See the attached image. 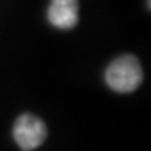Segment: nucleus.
<instances>
[{"label": "nucleus", "instance_id": "nucleus-3", "mask_svg": "<svg viewBox=\"0 0 151 151\" xmlns=\"http://www.w3.org/2000/svg\"><path fill=\"white\" fill-rule=\"evenodd\" d=\"M48 19L56 28H74L79 20V0H51Z\"/></svg>", "mask_w": 151, "mask_h": 151}, {"label": "nucleus", "instance_id": "nucleus-1", "mask_svg": "<svg viewBox=\"0 0 151 151\" xmlns=\"http://www.w3.org/2000/svg\"><path fill=\"white\" fill-rule=\"evenodd\" d=\"M143 79L142 66L134 56H122L106 68L105 80L109 88L119 93H131Z\"/></svg>", "mask_w": 151, "mask_h": 151}, {"label": "nucleus", "instance_id": "nucleus-2", "mask_svg": "<svg viewBox=\"0 0 151 151\" xmlns=\"http://www.w3.org/2000/svg\"><path fill=\"white\" fill-rule=\"evenodd\" d=\"M14 140L25 151H31L39 148L46 139V127L39 117L32 114H23L14 123Z\"/></svg>", "mask_w": 151, "mask_h": 151}]
</instances>
